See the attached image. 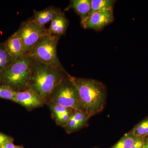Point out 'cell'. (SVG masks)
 <instances>
[{"label": "cell", "mask_w": 148, "mask_h": 148, "mask_svg": "<svg viewBox=\"0 0 148 148\" xmlns=\"http://www.w3.org/2000/svg\"><path fill=\"white\" fill-rule=\"evenodd\" d=\"M69 77L77 90L84 113L88 118L103 110L106 104L107 90L102 83L96 80L74 77L69 74Z\"/></svg>", "instance_id": "obj_1"}, {"label": "cell", "mask_w": 148, "mask_h": 148, "mask_svg": "<svg viewBox=\"0 0 148 148\" xmlns=\"http://www.w3.org/2000/svg\"><path fill=\"white\" fill-rule=\"evenodd\" d=\"M68 74L64 69L55 68L32 58L30 88L47 103L51 92Z\"/></svg>", "instance_id": "obj_2"}, {"label": "cell", "mask_w": 148, "mask_h": 148, "mask_svg": "<svg viewBox=\"0 0 148 148\" xmlns=\"http://www.w3.org/2000/svg\"><path fill=\"white\" fill-rule=\"evenodd\" d=\"M32 58L25 54L0 73V84L8 86L15 92L30 88Z\"/></svg>", "instance_id": "obj_3"}, {"label": "cell", "mask_w": 148, "mask_h": 148, "mask_svg": "<svg viewBox=\"0 0 148 148\" xmlns=\"http://www.w3.org/2000/svg\"><path fill=\"white\" fill-rule=\"evenodd\" d=\"M60 37L48 34L25 54L39 62L58 69H64L57 53V45Z\"/></svg>", "instance_id": "obj_4"}, {"label": "cell", "mask_w": 148, "mask_h": 148, "mask_svg": "<svg viewBox=\"0 0 148 148\" xmlns=\"http://www.w3.org/2000/svg\"><path fill=\"white\" fill-rule=\"evenodd\" d=\"M69 74H67L63 80L53 89L47 103L58 104L84 112L78 92L69 79Z\"/></svg>", "instance_id": "obj_5"}, {"label": "cell", "mask_w": 148, "mask_h": 148, "mask_svg": "<svg viewBox=\"0 0 148 148\" xmlns=\"http://www.w3.org/2000/svg\"><path fill=\"white\" fill-rule=\"evenodd\" d=\"M16 33L23 43L25 54L48 34L45 26L39 25L33 19L22 22Z\"/></svg>", "instance_id": "obj_6"}, {"label": "cell", "mask_w": 148, "mask_h": 148, "mask_svg": "<svg viewBox=\"0 0 148 148\" xmlns=\"http://www.w3.org/2000/svg\"><path fill=\"white\" fill-rule=\"evenodd\" d=\"M12 101L29 111L43 107L47 103L43 98L31 88L21 92H15Z\"/></svg>", "instance_id": "obj_7"}, {"label": "cell", "mask_w": 148, "mask_h": 148, "mask_svg": "<svg viewBox=\"0 0 148 148\" xmlns=\"http://www.w3.org/2000/svg\"><path fill=\"white\" fill-rule=\"evenodd\" d=\"M114 20L113 11L112 9L93 12L82 22L81 24L85 29L98 31L110 24Z\"/></svg>", "instance_id": "obj_8"}, {"label": "cell", "mask_w": 148, "mask_h": 148, "mask_svg": "<svg viewBox=\"0 0 148 148\" xmlns=\"http://www.w3.org/2000/svg\"><path fill=\"white\" fill-rule=\"evenodd\" d=\"M46 104L50 109L51 117L56 124L64 128L75 110L54 103H47Z\"/></svg>", "instance_id": "obj_9"}, {"label": "cell", "mask_w": 148, "mask_h": 148, "mask_svg": "<svg viewBox=\"0 0 148 148\" xmlns=\"http://www.w3.org/2000/svg\"><path fill=\"white\" fill-rule=\"evenodd\" d=\"M89 119L84 112L75 110L64 129L68 134L76 132L86 126Z\"/></svg>", "instance_id": "obj_10"}, {"label": "cell", "mask_w": 148, "mask_h": 148, "mask_svg": "<svg viewBox=\"0 0 148 148\" xmlns=\"http://www.w3.org/2000/svg\"><path fill=\"white\" fill-rule=\"evenodd\" d=\"M69 25V20L64 12L60 10L51 22L48 34L61 37L65 34Z\"/></svg>", "instance_id": "obj_11"}, {"label": "cell", "mask_w": 148, "mask_h": 148, "mask_svg": "<svg viewBox=\"0 0 148 148\" xmlns=\"http://www.w3.org/2000/svg\"><path fill=\"white\" fill-rule=\"evenodd\" d=\"M4 42L7 50L14 61L25 55L23 43L16 32L11 35Z\"/></svg>", "instance_id": "obj_12"}, {"label": "cell", "mask_w": 148, "mask_h": 148, "mask_svg": "<svg viewBox=\"0 0 148 148\" xmlns=\"http://www.w3.org/2000/svg\"><path fill=\"white\" fill-rule=\"evenodd\" d=\"M59 9L53 6L49 7L41 11H34V16L33 21L41 26H45L53 20L56 15L60 11Z\"/></svg>", "instance_id": "obj_13"}, {"label": "cell", "mask_w": 148, "mask_h": 148, "mask_svg": "<svg viewBox=\"0 0 148 148\" xmlns=\"http://www.w3.org/2000/svg\"><path fill=\"white\" fill-rule=\"evenodd\" d=\"M69 8H72L80 17L81 22L85 20L90 13L91 0L71 1Z\"/></svg>", "instance_id": "obj_14"}, {"label": "cell", "mask_w": 148, "mask_h": 148, "mask_svg": "<svg viewBox=\"0 0 148 148\" xmlns=\"http://www.w3.org/2000/svg\"><path fill=\"white\" fill-rule=\"evenodd\" d=\"M13 58L7 50L5 42H0V73L12 64Z\"/></svg>", "instance_id": "obj_15"}, {"label": "cell", "mask_w": 148, "mask_h": 148, "mask_svg": "<svg viewBox=\"0 0 148 148\" xmlns=\"http://www.w3.org/2000/svg\"><path fill=\"white\" fill-rule=\"evenodd\" d=\"M115 2V1L113 0H91V8L89 15L95 12L112 9Z\"/></svg>", "instance_id": "obj_16"}, {"label": "cell", "mask_w": 148, "mask_h": 148, "mask_svg": "<svg viewBox=\"0 0 148 148\" xmlns=\"http://www.w3.org/2000/svg\"><path fill=\"white\" fill-rule=\"evenodd\" d=\"M138 138V137L133 134L131 130L125 134L117 143L110 148H130Z\"/></svg>", "instance_id": "obj_17"}, {"label": "cell", "mask_w": 148, "mask_h": 148, "mask_svg": "<svg viewBox=\"0 0 148 148\" xmlns=\"http://www.w3.org/2000/svg\"><path fill=\"white\" fill-rule=\"evenodd\" d=\"M135 136L145 138L148 136V116L136 125L131 130Z\"/></svg>", "instance_id": "obj_18"}, {"label": "cell", "mask_w": 148, "mask_h": 148, "mask_svg": "<svg viewBox=\"0 0 148 148\" xmlns=\"http://www.w3.org/2000/svg\"><path fill=\"white\" fill-rule=\"evenodd\" d=\"M15 92L8 86L0 84V98L12 101Z\"/></svg>", "instance_id": "obj_19"}, {"label": "cell", "mask_w": 148, "mask_h": 148, "mask_svg": "<svg viewBox=\"0 0 148 148\" xmlns=\"http://www.w3.org/2000/svg\"><path fill=\"white\" fill-rule=\"evenodd\" d=\"M13 141L14 139L12 137L0 132V146L4 143L8 142H13Z\"/></svg>", "instance_id": "obj_20"}, {"label": "cell", "mask_w": 148, "mask_h": 148, "mask_svg": "<svg viewBox=\"0 0 148 148\" xmlns=\"http://www.w3.org/2000/svg\"><path fill=\"white\" fill-rule=\"evenodd\" d=\"M145 138L138 137V140L130 148H145Z\"/></svg>", "instance_id": "obj_21"}, {"label": "cell", "mask_w": 148, "mask_h": 148, "mask_svg": "<svg viewBox=\"0 0 148 148\" xmlns=\"http://www.w3.org/2000/svg\"><path fill=\"white\" fill-rule=\"evenodd\" d=\"M17 146L15 145L13 142H8L4 143L0 146V148H16Z\"/></svg>", "instance_id": "obj_22"}, {"label": "cell", "mask_w": 148, "mask_h": 148, "mask_svg": "<svg viewBox=\"0 0 148 148\" xmlns=\"http://www.w3.org/2000/svg\"><path fill=\"white\" fill-rule=\"evenodd\" d=\"M145 148H148V136L145 138Z\"/></svg>", "instance_id": "obj_23"}, {"label": "cell", "mask_w": 148, "mask_h": 148, "mask_svg": "<svg viewBox=\"0 0 148 148\" xmlns=\"http://www.w3.org/2000/svg\"><path fill=\"white\" fill-rule=\"evenodd\" d=\"M16 148H24V147H22V146H17Z\"/></svg>", "instance_id": "obj_24"}]
</instances>
